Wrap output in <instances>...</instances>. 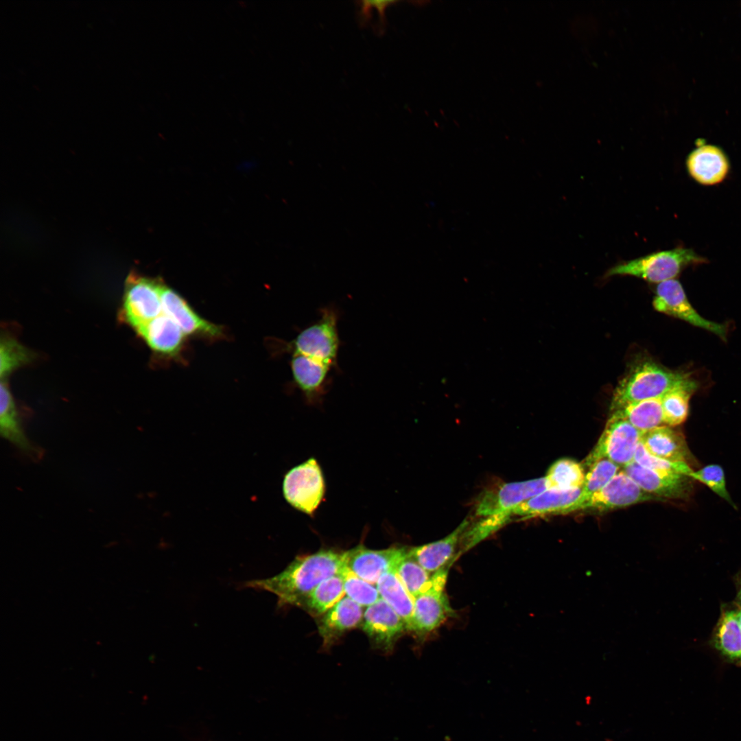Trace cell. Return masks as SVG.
<instances>
[{
  "instance_id": "obj_1",
  "label": "cell",
  "mask_w": 741,
  "mask_h": 741,
  "mask_svg": "<svg viewBox=\"0 0 741 741\" xmlns=\"http://www.w3.org/2000/svg\"><path fill=\"white\" fill-rule=\"evenodd\" d=\"M344 567V552L322 549L311 554L298 556L279 574L247 581L243 587L275 594L279 606L301 607L322 581L340 574Z\"/></svg>"
},
{
  "instance_id": "obj_2",
  "label": "cell",
  "mask_w": 741,
  "mask_h": 741,
  "mask_svg": "<svg viewBox=\"0 0 741 741\" xmlns=\"http://www.w3.org/2000/svg\"><path fill=\"white\" fill-rule=\"evenodd\" d=\"M690 374L664 368L652 360L635 364L616 386L611 399L610 412L639 401L661 398L681 385Z\"/></svg>"
},
{
  "instance_id": "obj_3",
  "label": "cell",
  "mask_w": 741,
  "mask_h": 741,
  "mask_svg": "<svg viewBox=\"0 0 741 741\" xmlns=\"http://www.w3.org/2000/svg\"><path fill=\"white\" fill-rule=\"evenodd\" d=\"M707 262L692 248L680 246L618 263L611 268L606 276H633L658 284L674 279L686 267Z\"/></svg>"
},
{
  "instance_id": "obj_4",
  "label": "cell",
  "mask_w": 741,
  "mask_h": 741,
  "mask_svg": "<svg viewBox=\"0 0 741 741\" xmlns=\"http://www.w3.org/2000/svg\"><path fill=\"white\" fill-rule=\"evenodd\" d=\"M335 308L321 309L320 318L303 329L288 344V351L336 367L340 338Z\"/></svg>"
},
{
  "instance_id": "obj_5",
  "label": "cell",
  "mask_w": 741,
  "mask_h": 741,
  "mask_svg": "<svg viewBox=\"0 0 741 741\" xmlns=\"http://www.w3.org/2000/svg\"><path fill=\"white\" fill-rule=\"evenodd\" d=\"M641 432L616 412H611L597 443L584 460L588 469L600 459H608L620 467L634 461Z\"/></svg>"
},
{
  "instance_id": "obj_6",
  "label": "cell",
  "mask_w": 741,
  "mask_h": 741,
  "mask_svg": "<svg viewBox=\"0 0 741 741\" xmlns=\"http://www.w3.org/2000/svg\"><path fill=\"white\" fill-rule=\"evenodd\" d=\"M283 493L292 506L312 516L325 493L324 477L316 460L311 458L290 470L283 479Z\"/></svg>"
},
{
  "instance_id": "obj_7",
  "label": "cell",
  "mask_w": 741,
  "mask_h": 741,
  "mask_svg": "<svg viewBox=\"0 0 741 741\" xmlns=\"http://www.w3.org/2000/svg\"><path fill=\"white\" fill-rule=\"evenodd\" d=\"M657 499L645 492L622 470L620 471L604 486L583 502L573 504L561 515L576 512H604Z\"/></svg>"
},
{
  "instance_id": "obj_8",
  "label": "cell",
  "mask_w": 741,
  "mask_h": 741,
  "mask_svg": "<svg viewBox=\"0 0 741 741\" xmlns=\"http://www.w3.org/2000/svg\"><path fill=\"white\" fill-rule=\"evenodd\" d=\"M652 304L659 312L707 330L724 341L727 340V326L702 317L691 305L682 285L677 279L657 284Z\"/></svg>"
},
{
  "instance_id": "obj_9",
  "label": "cell",
  "mask_w": 741,
  "mask_h": 741,
  "mask_svg": "<svg viewBox=\"0 0 741 741\" xmlns=\"http://www.w3.org/2000/svg\"><path fill=\"white\" fill-rule=\"evenodd\" d=\"M448 568H443L432 576L430 587L414 598V611L408 631L425 634L438 628L451 615L445 587Z\"/></svg>"
},
{
  "instance_id": "obj_10",
  "label": "cell",
  "mask_w": 741,
  "mask_h": 741,
  "mask_svg": "<svg viewBox=\"0 0 741 741\" xmlns=\"http://www.w3.org/2000/svg\"><path fill=\"white\" fill-rule=\"evenodd\" d=\"M547 489L545 477L499 484L480 495L475 514L482 517L511 514L517 506Z\"/></svg>"
},
{
  "instance_id": "obj_11",
  "label": "cell",
  "mask_w": 741,
  "mask_h": 741,
  "mask_svg": "<svg viewBox=\"0 0 741 741\" xmlns=\"http://www.w3.org/2000/svg\"><path fill=\"white\" fill-rule=\"evenodd\" d=\"M159 280L131 274L127 279L124 301L126 318L135 329L162 314Z\"/></svg>"
},
{
  "instance_id": "obj_12",
  "label": "cell",
  "mask_w": 741,
  "mask_h": 741,
  "mask_svg": "<svg viewBox=\"0 0 741 741\" xmlns=\"http://www.w3.org/2000/svg\"><path fill=\"white\" fill-rule=\"evenodd\" d=\"M642 490L657 499H686L693 489L690 477L678 473L645 468L635 462L622 468Z\"/></svg>"
},
{
  "instance_id": "obj_13",
  "label": "cell",
  "mask_w": 741,
  "mask_h": 741,
  "mask_svg": "<svg viewBox=\"0 0 741 741\" xmlns=\"http://www.w3.org/2000/svg\"><path fill=\"white\" fill-rule=\"evenodd\" d=\"M407 552L405 548L392 547L376 550L360 544L344 552L345 566L363 580L377 584L384 574L396 569Z\"/></svg>"
},
{
  "instance_id": "obj_14",
  "label": "cell",
  "mask_w": 741,
  "mask_h": 741,
  "mask_svg": "<svg viewBox=\"0 0 741 741\" xmlns=\"http://www.w3.org/2000/svg\"><path fill=\"white\" fill-rule=\"evenodd\" d=\"M362 629L373 645L390 651L397 639L407 630L405 622L381 598L364 613Z\"/></svg>"
},
{
  "instance_id": "obj_15",
  "label": "cell",
  "mask_w": 741,
  "mask_h": 741,
  "mask_svg": "<svg viewBox=\"0 0 741 741\" xmlns=\"http://www.w3.org/2000/svg\"><path fill=\"white\" fill-rule=\"evenodd\" d=\"M162 313L172 319L185 334L219 337L220 326L200 317L176 291L164 285L161 287Z\"/></svg>"
},
{
  "instance_id": "obj_16",
  "label": "cell",
  "mask_w": 741,
  "mask_h": 741,
  "mask_svg": "<svg viewBox=\"0 0 741 741\" xmlns=\"http://www.w3.org/2000/svg\"><path fill=\"white\" fill-rule=\"evenodd\" d=\"M686 167L693 180L703 185H715L727 176L730 163L719 147L701 143L687 157Z\"/></svg>"
},
{
  "instance_id": "obj_17",
  "label": "cell",
  "mask_w": 741,
  "mask_h": 741,
  "mask_svg": "<svg viewBox=\"0 0 741 741\" xmlns=\"http://www.w3.org/2000/svg\"><path fill=\"white\" fill-rule=\"evenodd\" d=\"M640 442L656 457L690 466L694 462L685 437L672 427L664 425L642 433Z\"/></svg>"
},
{
  "instance_id": "obj_18",
  "label": "cell",
  "mask_w": 741,
  "mask_h": 741,
  "mask_svg": "<svg viewBox=\"0 0 741 741\" xmlns=\"http://www.w3.org/2000/svg\"><path fill=\"white\" fill-rule=\"evenodd\" d=\"M464 520L453 532L438 541L408 549V554L430 573L450 565L462 534L469 524Z\"/></svg>"
},
{
  "instance_id": "obj_19",
  "label": "cell",
  "mask_w": 741,
  "mask_h": 741,
  "mask_svg": "<svg viewBox=\"0 0 741 741\" xmlns=\"http://www.w3.org/2000/svg\"><path fill=\"white\" fill-rule=\"evenodd\" d=\"M363 616L362 606L348 596L343 597L318 621V632L324 645L330 646L344 632L362 623Z\"/></svg>"
},
{
  "instance_id": "obj_20",
  "label": "cell",
  "mask_w": 741,
  "mask_h": 741,
  "mask_svg": "<svg viewBox=\"0 0 741 741\" xmlns=\"http://www.w3.org/2000/svg\"><path fill=\"white\" fill-rule=\"evenodd\" d=\"M0 432L1 436L33 460L39 459L43 451L25 436L9 388L3 380L0 388Z\"/></svg>"
},
{
  "instance_id": "obj_21",
  "label": "cell",
  "mask_w": 741,
  "mask_h": 741,
  "mask_svg": "<svg viewBox=\"0 0 741 741\" xmlns=\"http://www.w3.org/2000/svg\"><path fill=\"white\" fill-rule=\"evenodd\" d=\"M581 488L569 491L553 489L531 497L511 511L512 516L528 519L539 516L558 515L580 497Z\"/></svg>"
},
{
  "instance_id": "obj_22",
  "label": "cell",
  "mask_w": 741,
  "mask_h": 741,
  "mask_svg": "<svg viewBox=\"0 0 741 741\" xmlns=\"http://www.w3.org/2000/svg\"><path fill=\"white\" fill-rule=\"evenodd\" d=\"M148 346L158 353L172 355L183 345L185 333L169 316L162 313L137 329Z\"/></svg>"
},
{
  "instance_id": "obj_23",
  "label": "cell",
  "mask_w": 741,
  "mask_h": 741,
  "mask_svg": "<svg viewBox=\"0 0 741 741\" xmlns=\"http://www.w3.org/2000/svg\"><path fill=\"white\" fill-rule=\"evenodd\" d=\"M713 643L716 649L727 660L741 666V627L736 607L724 606L716 625Z\"/></svg>"
},
{
  "instance_id": "obj_24",
  "label": "cell",
  "mask_w": 741,
  "mask_h": 741,
  "mask_svg": "<svg viewBox=\"0 0 741 741\" xmlns=\"http://www.w3.org/2000/svg\"><path fill=\"white\" fill-rule=\"evenodd\" d=\"M376 586L381 598L403 619L407 630H409L414 611V598L405 587L396 571L391 570L384 574Z\"/></svg>"
},
{
  "instance_id": "obj_25",
  "label": "cell",
  "mask_w": 741,
  "mask_h": 741,
  "mask_svg": "<svg viewBox=\"0 0 741 741\" xmlns=\"http://www.w3.org/2000/svg\"><path fill=\"white\" fill-rule=\"evenodd\" d=\"M612 412L622 415L641 434L664 424L661 398L629 403Z\"/></svg>"
},
{
  "instance_id": "obj_26",
  "label": "cell",
  "mask_w": 741,
  "mask_h": 741,
  "mask_svg": "<svg viewBox=\"0 0 741 741\" xmlns=\"http://www.w3.org/2000/svg\"><path fill=\"white\" fill-rule=\"evenodd\" d=\"M698 384L692 377L668 391L661 397L663 423L674 427L683 423L687 419L689 401L697 390Z\"/></svg>"
},
{
  "instance_id": "obj_27",
  "label": "cell",
  "mask_w": 741,
  "mask_h": 741,
  "mask_svg": "<svg viewBox=\"0 0 741 741\" xmlns=\"http://www.w3.org/2000/svg\"><path fill=\"white\" fill-rule=\"evenodd\" d=\"M345 594L342 574L333 575L322 581L306 598L301 607L314 616L322 615Z\"/></svg>"
},
{
  "instance_id": "obj_28",
  "label": "cell",
  "mask_w": 741,
  "mask_h": 741,
  "mask_svg": "<svg viewBox=\"0 0 741 741\" xmlns=\"http://www.w3.org/2000/svg\"><path fill=\"white\" fill-rule=\"evenodd\" d=\"M585 470L582 464L574 460L563 458L554 462L545 475L548 489L569 491L582 488L585 481Z\"/></svg>"
},
{
  "instance_id": "obj_29",
  "label": "cell",
  "mask_w": 741,
  "mask_h": 741,
  "mask_svg": "<svg viewBox=\"0 0 741 741\" xmlns=\"http://www.w3.org/2000/svg\"><path fill=\"white\" fill-rule=\"evenodd\" d=\"M395 571L405 587L414 598L427 591L431 586L432 576L430 573L410 556L408 552L399 562Z\"/></svg>"
},
{
  "instance_id": "obj_30",
  "label": "cell",
  "mask_w": 741,
  "mask_h": 741,
  "mask_svg": "<svg viewBox=\"0 0 741 741\" xmlns=\"http://www.w3.org/2000/svg\"><path fill=\"white\" fill-rule=\"evenodd\" d=\"M618 464L608 459L594 462L585 474L579 498L574 503L578 504L604 486L620 471Z\"/></svg>"
},
{
  "instance_id": "obj_31",
  "label": "cell",
  "mask_w": 741,
  "mask_h": 741,
  "mask_svg": "<svg viewBox=\"0 0 741 741\" xmlns=\"http://www.w3.org/2000/svg\"><path fill=\"white\" fill-rule=\"evenodd\" d=\"M510 513L499 515L483 517L482 519L474 523L470 526V523L464 530L461 542L463 552H465L474 545L497 531L508 523L512 517Z\"/></svg>"
},
{
  "instance_id": "obj_32",
  "label": "cell",
  "mask_w": 741,
  "mask_h": 741,
  "mask_svg": "<svg viewBox=\"0 0 741 741\" xmlns=\"http://www.w3.org/2000/svg\"><path fill=\"white\" fill-rule=\"evenodd\" d=\"M341 574L345 594L360 606L369 607L381 598L377 586L360 578L346 566Z\"/></svg>"
},
{
  "instance_id": "obj_33",
  "label": "cell",
  "mask_w": 741,
  "mask_h": 741,
  "mask_svg": "<svg viewBox=\"0 0 741 741\" xmlns=\"http://www.w3.org/2000/svg\"><path fill=\"white\" fill-rule=\"evenodd\" d=\"M690 478L706 485L714 493L736 508L735 504L727 491L724 470L720 465L711 464L698 470H693L690 474Z\"/></svg>"
},
{
  "instance_id": "obj_34",
  "label": "cell",
  "mask_w": 741,
  "mask_h": 741,
  "mask_svg": "<svg viewBox=\"0 0 741 741\" xmlns=\"http://www.w3.org/2000/svg\"><path fill=\"white\" fill-rule=\"evenodd\" d=\"M30 352L16 341L5 338L0 344V375L3 379L13 370L27 363Z\"/></svg>"
},
{
  "instance_id": "obj_35",
  "label": "cell",
  "mask_w": 741,
  "mask_h": 741,
  "mask_svg": "<svg viewBox=\"0 0 741 741\" xmlns=\"http://www.w3.org/2000/svg\"><path fill=\"white\" fill-rule=\"evenodd\" d=\"M634 462L649 469L678 473L689 477L694 470L685 462H671L650 454L640 440L635 451Z\"/></svg>"
},
{
  "instance_id": "obj_36",
  "label": "cell",
  "mask_w": 741,
  "mask_h": 741,
  "mask_svg": "<svg viewBox=\"0 0 741 741\" xmlns=\"http://www.w3.org/2000/svg\"><path fill=\"white\" fill-rule=\"evenodd\" d=\"M736 583L737 587V597L741 605V572H740L736 576Z\"/></svg>"
},
{
  "instance_id": "obj_37",
  "label": "cell",
  "mask_w": 741,
  "mask_h": 741,
  "mask_svg": "<svg viewBox=\"0 0 741 741\" xmlns=\"http://www.w3.org/2000/svg\"><path fill=\"white\" fill-rule=\"evenodd\" d=\"M736 611L739 624L741 627V605H737V607H736Z\"/></svg>"
}]
</instances>
